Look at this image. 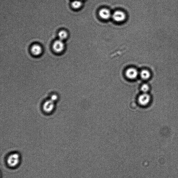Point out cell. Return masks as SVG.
I'll return each instance as SVG.
<instances>
[{
  "label": "cell",
  "mask_w": 178,
  "mask_h": 178,
  "mask_svg": "<svg viewBox=\"0 0 178 178\" xmlns=\"http://www.w3.org/2000/svg\"><path fill=\"white\" fill-rule=\"evenodd\" d=\"M71 5L74 9H78L82 7V3L81 1L76 0L72 2Z\"/></svg>",
  "instance_id": "obj_10"
},
{
  "label": "cell",
  "mask_w": 178,
  "mask_h": 178,
  "mask_svg": "<svg viewBox=\"0 0 178 178\" xmlns=\"http://www.w3.org/2000/svg\"><path fill=\"white\" fill-rule=\"evenodd\" d=\"M7 163L9 166L15 167L18 165L20 162V156L17 153L11 155L7 159Z\"/></svg>",
  "instance_id": "obj_1"
},
{
  "label": "cell",
  "mask_w": 178,
  "mask_h": 178,
  "mask_svg": "<svg viewBox=\"0 0 178 178\" xmlns=\"http://www.w3.org/2000/svg\"><path fill=\"white\" fill-rule=\"evenodd\" d=\"M68 33L66 31L63 30L59 32L58 36L59 39L63 41L68 37Z\"/></svg>",
  "instance_id": "obj_9"
},
{
  "label": "cell",
  "mask_w": 178,
  "mask_h": 178,
  "mask_svg": "<svg viewBox=\"0 0 178 178\" xmlns=\"http://www.w3.org/2000/svg\"><path fill=\"white\" fill-rule=\"evenodd\" d=\"M82 1H84V0H82Z\"/></svg>",
  "instance_id": "obj_12"
},
{
  "label": "cell",
  "mask_w": 178,
  "mask_h": 178,
  "mask_svg": "<svg viewBox=\"0 0 178 178\" xmlns=\"http://www.w3.org/2000/svg\"><path fill=\"white\" fill-rule=\"evenodd\" d=\"M138 102L143 106H147L151 101V97L147 93H143L139 97Z\"/></svg>",
  "instance_id": "obj_2"
},
{
  "label": "cell",
  "mask_w": 178,
  "mask_h": 178,
  "mask_svg": "<svg viewBox=\"0 0 178 178\" xmlns=\"http://www.w3.org/2000/svg\"><path fill=\"white\" fill-rule=\"evenodd\" d=\"M140 75L141 79L144 80L149 79L151 77L150 72L147 70H143L140 73Z\"/></svg>",
  "instance_id": "obj_8"
},
{
  "label": "cell",
  "mask_w": 178,
  "mask_h": 178,
  "mask_svg": "<svg viewBox=\"0 0 178 178\" xmlns=\"http://www.w3.org/2000/svg\"><path fill=\"white\" fill-rule=\"evenodd\" d=\"M64 47L63 41L59 39L54 42L53 47V50L55 52L60 53L63 51Z\"/></svg>",
  "instance_id": "obj_4"
},
{
  "label": "cell",
  "mask_w": 178,
  "mask_h": 178,
  "mask_svg": "<svg viewBox=\"0 0 178 178\" xmlns=\"http://www.w3.org/2000/svg\"><path fill=\"white\" fill-rule=\"evenodd\" d=\"M113 19L117 22H121L126 19L125 13L120 10L116 11L112 15Z\"/></svg>",
  "instance_id": "obj_3"
},
{
  "label": "cell",
  "mask_w": 178,
  "mask_h": 178,
  "mask_svg": "<svg viewBox=\"0 0 178 178\" xmlns=\"http://www.w3.org/2000/svg\"><path fill=\"white\" fill-rule=\"evenodd\" d=\"M139 75L138 71L134 68H129L126 70V76L128 79L134 80L136 79Z\"/></svg>",
  "instance_id": "obj_5"
},
{
  "label": "cell",
  "mask_w": 178,
  "mask_h": 178,
  "mask_svg": "<svg viewBox=\"0 0 178 178\" xmlns=\"http://www.w3.org/2000/svg\"><path fill=\"white\" fill-rule=\"evenodd\" d=\"M31 51L34 55L38 56L42 53V48L40 45L38 44H34L32 47Z\"/></svg>",
  "instance_id": "obj_7"
},
{
  "label": "cell",
  "mask_w": 178,
  "mask_h": 178,
  "mask_svg": "<svg viewBox=\"0 0 178 178\" xmlns=\"http://www.w3.org/2000/svg\"><path fill=\"white\" fill-rule=\"evenodd\" d=\"M99 17L104 20H108L112 17V14L110 10L106 9H103L99 11Z\"/></svg>",
  "instance_id": "obj_6"
},
{
  "label": "cell",
  "mask_w": 178,
  "mask_h": 178,
  "mask_svg": "<svg viewBox=\"0 0 178 178\" xmlns=\"http://www.w3.org/2000/svg\"><path fill=\"white\" fill-rule=\"evenodd\" d=\"M141 89L143 93H147L150 90L149 86L147 83H144L142 85Z\"/></svg>",
  "instance_id": "obj_11"
}]
</instances>
